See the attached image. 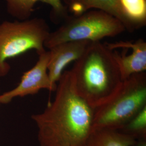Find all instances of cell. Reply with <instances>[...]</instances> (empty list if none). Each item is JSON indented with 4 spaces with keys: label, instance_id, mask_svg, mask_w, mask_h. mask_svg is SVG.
Returning a JSON list of instances; mask_svg holds the SVG:
<instances>
[{
    "label": "cell",
    "instance_id": "obj_1",
    "mask_svg": "<svg viewBox=\"0 0 146 146\" xmlns=\"http://www.w3.org/2000/svg\"><path fill=\"white\" fill-rule=\"evenodd\" d=\"M55 99L31 116L40 146H86L93 129L95 108L77 92L70 70L58 82Z\"/></svg>",
    "mask_w": 146,
    "mask_h": 146
},
{
    "label": "cell",
    "instance_id": "obj_2",
    "mask_svg": "<svg viewBox=\"0 0 146 146\" xmlns=\"http://www.w3.org/2000/svg\"><path fill=\"white\" fill-rule=\"evenodd\" d=\"M70 72L78 94L95 108L108 101L123 82L113 50L101 41L90 42Z\"/></svg>",
    "mask_w": 146,
    "mask_h": 146
},
{
    "label": "cell",
    "instance_id": "obj_3",
    "mask_svg": "<svg viewBox=\"0 0 146 146\" xmlns=\"http://www.w3.org/2000/svg\"><path fill=\"white\" fill-rule=\"evenodd\" d=\"M146 107V75H131L108 101L95 108L93 129L120 130Z\"/></svg>",
    "mask_w": 146,
    "mask_h": 146
},
{
    "label": "cell",
    "instance_id": "obj_4",
    "mask_svg": "<svg viewBox=\"0 0 146 146\" xmlns=\"http://www.w3.org/2000/svg\"><path fill=\"white\" fill-rule=\"evenodd\" d=\"M126 31L121 21L104 11L92 9L78 15H68L61 25L50 31L44 43L48 49L64 42L77 41H101Z\"/></svg>",
    "mask_w": 146,
    "mask_h": 146
},
{
    "label": "cell",
    "instance_id": "obj_5",
    "mask_svg": "<svg viewBox=\"0 0 146 146\" xmlns=\"http://www.w3.org/2000/svg\"><path fill=\"white\" fill-rule=\"evenodd\" d=\"M50 28L42 18L4 21L0 23V78L7 75L11 66L7 61L31 50L37 54L46 50L44 43Z\"/></svg>",
    "mask_w": 146,
    "mask_h": 146
},
{
    "label": "cell",
    "instance_id": "obj_6",
    "mask_svg": "<svg viewBox=\"0 0 146 146\" xmlns=\"http://www.w3.org/2000/svg\"><path fill=\"white\" fill-rule=\"evenodd\" d=\"M49 59V51L45 50L38 54V59L36 64L23 74L20 82L15 88L0 94L1 104H8L17 97L22 98L37 94L43 89L55 92L57 85L51 82L48 74Z\"/></svg>",
    "mask_w": 146,
    "mask_h": 146
},
{
    "label": "cell",
    "instance_id": "obj_7",
    "mask_svg": "<svg viewBox=\"0 0 146 146\" xmlns=\"http://www.w3.org/2000/svg\"><path fill=\"white\" fill-rule=\"evenodd\" d=\"M113 55L123 81L131 75L146 70V42L139 39L134 42L106 43Z\"/></svg>",
    "mask_w": 146,
    "mask_h": 146
},
{
    "label": "cell",
    "instance_id": "obj_8",
    "mask_svg": "<svg viewBox=\"0 0 146 146\" xmlns=\"http://www.w3.org/2000/svg\"><path fill=\"white\" fill-rule=\"evenodd\" d=\"M89 43L88 41L64 42L49 49L48 74L53 84L57 85L64 69L81 57Z\"/></svg>",
    "mask_w": 146,
    "mask_h": 146
},
{
    "label": "cell",
    "instance_id": "obj_9",
    "mask_svg": "<svg viewBox=\"0 0 146 146\" xmlns=\"http://www.w3.org/2000/svg\"><path fill=\"white\" fill-rule=\"evenodd\" d=\"M6 3L7 13L17 19L23 21L31 19L34 6L38 2L50 5L52 16L55 19L64 20L68 11L61 0H4Z\"/></svg>",
    "mask_w": 146,
    "mask_h": 146
},
{
    "label": "cell",
    "instance_id": "obj_10",
    "mask_svg": "<svg viewBox=\"0 0 146 146\" xmlns=\"http://www.w3.org/2000/svg\"><path fill=\"white\" fill-rule=\"evenodd\" d=\"M121 22L126 31H133L146 25V0H119Z\"/></svg>",
    "mask_w": 146,
    "mask_h": 146
},
{
    "label": "cell",
    "instance_id": "obj_11",
    "mask_svg": "<svg viewBox=\"0 0 146 146\" xmlns=\"http://www.w3.org/2000/svg\"><path fill=\"white\" fill-rule=\"evenodd\" d=\"M69 13L78 15L87 11L98 9L104 11L121 21L119 0H61Z\"/></svg>",
    "mask_w": 146,
    "mask_h": 146
},
{
    "label": "cell",
    "instance_id": "obj_12",
    "mask_svg": "<svg viewBox=\"0 0 146 146\" xmlns=\"http://www.w3.org/2000/svg\"><path fill=\"white\" fill-rule=\"evenodd\" d=\"M136 141L133 137L119 130L93 129L86 146H133Z\"/></svg>",
    "mask_w": 146,
    "mask_h": 146
},
{
    "label": "cell",
    "instance_id": "obj_13",
    "mask_svg": "<svg viewBox=\"0 0 146 146\" xmlns=\"http://www.w3.org/2000/svg\"><path fill=\"white\" fill-rule=\"evenodd\" d=\"M119 131L131 136L136 140L146 139V107Z\"/></svg>",
    "mask_w": 146,
    "mask_h": 146
},
{
    "label": "cell",
    "instance_id": "obj_14",
    "mask_svg": "<svg viewBox=\"0 0 146 146\" xmlns=\"http://www.w3.org/2000/svg\"><path fill=\"white\" fill-rule=\"evenodd\" d=\"M1 102H0V106H1Z\"/></svg>",
    "mask_w": 146,
    "mask_h": 146
}]
</instances>
